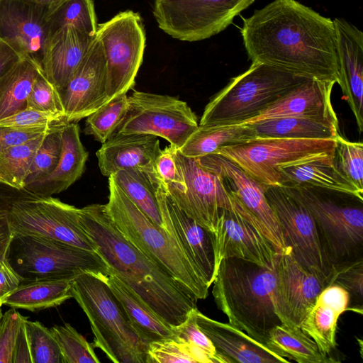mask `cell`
I'll return each instance as SVG.
<instances>
[{
    "label": "cell",
    "mask_w": 363,
    "mask_h": 363,
    "mask_svg": "<svg viewBox=\"0 0 363 363\" xmlns=\"http://www.w3.org/2000/svg\"><path fill=\"white\" fill-rule=\"evenodd\" d=\"M174 156L186 185L184 192L167 191L175 203L199 225L212 233L222 209L231 207L226 182L203 168L197 158L184 155L174 147Z\"/></svg>",
    "instance_id": "2e32d148"
},
{
    "label": "cell",
    "mask_w": 363,
    "mask_h": 363,
    "mask_svg": "<svg viewBox=\"0 0 363 363\" xmlns=\"http://www.w3.org/2000/svg\"><path fill=\"white\" fill-rule=\"evenodd\" d=\"M23 280L6 257H0V306L4 298L16 289Z\"/></svg>",
    "instance_id": "f5cc1de1"
},
{
    "label": "cell",
    "mask_w": 363,
    "mask_h": 363,
    "mask_svg": "<svg viewBox=\"0 0 363 363\" xmlns=\"http://www.w3.org/2000/svg\"><path fill=\"white\" fill-rule=\"evenodd\" d=\"M157 138L139 133L115 134L96 152L101 173L108 177L121 170L138 169L157 178L154 165L161 151Z\"/></svg>",
    "instance_id": "603a6c76"
},
{
    "label": "cell",
    "mask_w": 363,
    "mask_h": 363,
    "mask_svg": "<svg viewBox=\"0 0 363 363\" xmlns=\"http://www.w3.org/2000/svg\"><path fill=\"white\" fill-rule=\"evenodd\" d=\"M258 138L248 124L198 125L179 151L189 157L198 158L215 153L220 147L245 143Z\"/></svg>",
    "instance_id": "d6a6232c"
},
{
    "label": "cell",
    "mask_w": 363,
    "mask_h": 363,
    "mask_svg": "<svg viewBox=\"0 0 363 363\" xmlns=\"http://www.w3.org/2000/svg\"><path fill=\"white\" fill-rule=\"evenodd\" d=\"M3 315L2 311H1V306H0V319Z\"/></svg>",
    "instance_id": "91938a15"
},
{
    "label": "cell",
    "mask_w": 363,
    "mask_h": 363,
    "mask_svg": "<svg viewBox=\"0 0 363 363\" xmlns=\"http://www.w3.org/2000/svg\"><path fill=\"white\" fill-rule=\"evenodd\" d=\"M33 3L45 6L52 10L56 6L65 1L66 0H28Z\"/></svg>",
    "instance_id": "680465c9"
},
{
    "label": "cell",
    "mask_w": 363,
    "mask_h": 363,
    "mask_svg": "<svg viewBox=\"0 0 363 363\" xmlns=\"http://www.w3.org/2000/svg\"><path fill=\"white\" fill-rule=\"evenodd\" d=\"M106 210L115 225L134 246L155 262L197 301L209 287L172 236L148 218L108 177Z\"/></svg>",
    "instance_id": "5b68a950"
},
{
    "label": "cell",
    "mask_w": 363,
    "mask_h": 363,
    "mask_svg": "<svg viewBox=\"0 0 363 363\" xmlns=\"http://www.w3.org/2000/svg\"><path fill=\"white\" fill-rule=\"evenodd\" d=\"M106 59L108 102L135 85L145 48V32L139 13L122 11L97 26Z\"/></svg>",
    "instance_id": "30bf717a"
},
{
    "label": "cell",
    "mask_w": 363,
    "mask_h": 363,
    "mask_svg": "<svg viewBox=\"0 0 363 363\" xmlns=\"http://www.w3.org/2000/svg\"><path fill=\"white\" fill-rule=\"evenodd\" d=\"M336 141L258 137L221 147L215 153L231 160L256 180L280 186L279 166L334 153Z\"/></svg>",
    "instance_id": "9c48e42d"
},
{
    "label": "cell",
    "mask_w": 363,
    "mask_h": 363,
    "mask_svg": "<svg viewBox=\"0 0 363 363\" xmlns=\"http://www.w3.org/2000/svg\"><path fill=\"white\" fill-rule=\"evenodd\" d=\"M62 150L55 169L24 189L39 196H51L67 189L83 174L89 152L83 146L77 123H68L62 130Z\"/></svg>",
    "instance_id": "4316f807"
},
{
    "label": "cell",
    "mask_w": 363,
    "mask_h": 363,
    "mask_svg": "<svg viewBox=\"0 0 363 363\" xmlns=\"http://www.w3.org/2000/svg\"><path fill=\"white\" fill-rule=\"evenodd\" d=\"M203 168L222 177L232 187H228L262 224L269 240L279 254L289 252L284 242L275 215L268 203L267 185L256 180L238 164L216 153L197 158Z\"/></svg>",
    "instance_id": "44dd1931"
},
{
    "label": "cell",
    "mask_w": 363,
    "mask_h": 363,
    "mask_svg": "<svg viewBox=\"0 0 363 363\" xmlns=\"http://www.w3.org/2000/svg\"><path fill=\"white\" fill-rule=\"evenodd\" d=\"M38 196L25 189H19L0 182V215L8 213L16 201Z\"/></svg>",
    "instance_id": "db71d44e"
},
{
    "label": "cell",
    "mask_w": 363,
    "mask_h": 363,
    "mask_svg": "<svg viewBox=\"0 0 363 363\" xmlns=\"http://www.w3.org/2000/svg\"><path fill=\"white\" fill-rule=\"evenodd\" d=\"M284 188L313 216L333 274L340 267L363 259V199L318 187Z\"/></svg>",
    "instance_id": "8992f818"
},
{
    "label": "cell",
    "mask_w": 363,
    "mask_h": 363,
    "mask_svg": "<svg viewBox=\"0 0 363 363\" xmlns=\"http://www.w3.org/2000/svg\"><path fill=\"white\" fill-rule=\"evenodd\" d=\"M59 94L67 123L88 117L108 102L106 59L96 36L86 57Z\"/></svg>",
    "instance_id": "ffe728a7"
},
{
    "label": "cell",
    "mask_w": 363,
    "mask_h": 363,
    "mask_svg": "<svg viewBox=\"0 0 363 363\" xmlns=\"http://www.w3.org/2000/svg\"><path fill=\"white\" fill-rule=\"evenodd\" d=\"M194 309L181 325L173 327L174 333L191 345L202 358L203 363H228L216 351L209 337L199 328Z\"/></svg>",
    "instance_id": "f6af8a7d"
},
{
    "label": "cell",
    "mask_w": 363,
    "mask_h": 363,
    "mask_svg": "<svg viewBox=\"0 0 363 363\" xmlns=\"http://www.w3.org/2000/svg\"><path fill=\"white\" fill-rule=\"evenodd\" d=\"M269 350L290 362L298 363L336 362L322 354L316 343L298 327L281 323L269 332L265 345Z\"/></svg>",
    "instance_id": "836d02e7"
},
{
    "label": "cell",
    "mask_w": 363,
    "mask_h": 363,
    "mask_svg": "<svg viewBox=\"0 0 363 363\" xmlns=\"http://www.w3.org/2000/svg\"><path fill=\"white\" fill-rule=\"evenodd\" d=\"M40 70L32 61L21 59L0 77V120L26 108L28 95Z\"/></svg>",
    "instance_id": "e575fe53"
},
{
    "label": "cell",
    "mask_w": 363,
    "mask_h": 363,
    "mask_svg": "<svg viewBox=\"0 0 363 363\" xmlns=\"http://www.w3.org/2000/svg\"><path fill=\"white\" fill-rule=\"evenodd\" d=\"M11 363H33L24 316L16 338Z\"/></svg>",
    "instance_id": "11a10c76"
},
{
    "label": "cell",
    "mask_w": 363,
    "mask_h": 363,
    "mask_svg": "<svg viewBox=\"0 0 363 363\" xmlns=\"http://www.w3.org/2000/svg\"><path fill=\"white\" fill-rule=\"evenodd\" d=\"M199 328L228 363L290 362L230 323L213 320L196 310Z\"/></svg>",
    "instance_id": "d4e9b609"
},
{
    "label": "cell",
    "mask_w": 363,
    "mask_h": 363,
    "mask_svg": "<svg viewBox=\"0 0 363 363\" xmlns=\"http://www.w3.org/2000/svg\"><path fill=\"white\" fill-rule=\"evenodd\" d=\"M334 84L308 79L243 123L279 117L335 116L330 99Z\"/></svg>",
    "instance_id": "484cf974"
},
{
    "label": "cell",
    "mask_w": 363,
    "mask_h": 363,
    "mask_svg": "<svg viewBox=\"0 0 363 363\" xmlns=\"http://www.w3.org/2000/svg\"><path fill=\"white\" fill-rule=\"evenodd\" d=\"M308 78L258 62L229 83L206 104L199 125L242 124Z\"/></svg>",
    "instance_id": "52a82bcc"
},
{
    "label": "cell",
    "mask_w": 363,
    "mask_h": 363,
    "mask_svg": "<svg viewBox=\"0 0 363 363\" xmlns=\"http://www.w3.org/2000/svg\"><path fill=\"white\" fill-rule=\"evenodd\" d=\"M72 279H46L23 281L4 298L2 305L32 312L56 307L72 298Z\"/></svg>",
    "instance_id": "1f68e13d"
},
{
    "label": "cell",
    "mask_w": 363,
    "mask_h": 363,
    "mask_svg": "<svg viewBox=\"0 0 363 363\" xmlns=\"http://www.w3.org/2000/svg\"><path fill=\"white\" fill-rule=\"evenodd\" d=\"M127 94L111 99L86 117L84 133L101 144L114 135L128 108Z\"/></svg>",
    "instance_id": "f35d334b"
},
{
    "label": "cell",
    "mask_w": 363,
    "mask_h": 363,
    "mask_svg": "<svg viewBox=\"0 0 363 363\" xmlns=\"http://www.w3.org/2000/svg\"><path fill=\"white\" fill-rule=\"evenodd\" d=\"M62 127H57L45 135L29 168L25 186L44 178L55 169L62 150Z\"/></svg>",
    "instance_id": "b9f144b4"
},
{
    "label": "cell",
    "mask_w": 363,
    "mask_h": 363,
    "mask_svg": "<svg viewBox=\"0 0 363 363\" xmlns=\"http://www.w3.org/2000/svg\"><path fill=\"white\" fill-rule=\"evenodd\" d=\"M174 146L169 145L161 150L155 160V174L169 191L184 192L186 185L174 156Z\"/></svg>",
    "instance_id": "c3c4849f"
},
{
    "label": "cell",
    "mask_w": 363,
    "mask_h": 363,
    "mask_svg": "<svg viewBox=\"0 0 363 363\" xmlns=\"http://www.w3.org/2000/svg\"><path fill=\"white\" fill-rule=\"evenodd\" d=\"M60 126L62 125L38 127L0 125V151L27 143Z\"/></svg>",
    "instance_id": "816d5d0a"
},
{
    "label": "cell",
    "mask_w": 363,
    "mask_h": 363,
    "mask_svg": "<svg viewBox=\"0 0 363 363\" xmlns=\"http://www.w3.org/2000/svg\"><path fill=\"white\" fill-rule=\"evenodd\" d=\"M59 345L63 363H99L94 347L70 324L50 328Z\"/></svg>",
    "instance_id": "ab89813d"
},
{
    "label": "cell",
    "mask_w": 363,
    "mask_h": 363,
    "mask_svg": "<svg viewBox=\"0 0 363 363\" xmlns=\"http://www.w3.org/2000/svg\"><path fill=\"white\" fill-rule=\"evenodd\" d=\"M96 34L74 26H67L50 38L42 64L46 79L61 91L88 53Z\"/></svg>",
    "instance_id": "cb8c5ba5"
},
{
    "label": "cell",
    "mask_w": 363,
    "mask_h": 363,
    "mask_svg": "<svg viewBox=\"0 0 363 363\" xmlns=\"http://www.w3.org/2000/svg\"><path fill=\"white\" fill-rule=\"evenodd\" d=\"M66 123L63 117L28 108L0 120V125L19 127L59 126Z\"/></svg>",
    "instance_id": "f907efd6"
},
{
    "label": "cell",
    "mask_w": 363,
    "mask_h": 363,
    "mask_svg": "<svg viewBox=\"0 0 363 363\" xmlns=\"http://www.w3.org/2000/svg\"><path fill=\"white\" fill-rule=\"evenodd\" d=\"M213 284L215 303L229 323L265 345L270 330L281 323L273 305L275 268L224 258Z\"/></svg>",
    "instance_id": "3957f363"
},
{
    "label": "cell",
    "mask_w": 363,
    "mask_h": 363,
    "mask_svg": "<svg viewBox=\"0 0 363 363\" xmlns=\"http://www.w3.org/2000/svg\"><path fill=\"white\" fill-rule=\"evenodd\" d=\"M33 363H63L62 354L50 329L25 317Z\"/></svg>",
    "instance_id": "7bdbcfd3"
},
{
    "label": "cell",
    "mask_w": 363,
    "mask_h": 363,
    "mask_svg": "<svg viewBox=\"0 0 363 363\" xmlns=\"http://www.w3.org/2000/svg\"><path fill=\"white\" fill-rule=\"evenodd\" d=\"M46 134L0 151V182L23 189L35 152Z\"/></svg>",
    "instance_id": "8d00e7d4"
},
{
    "label": "cell",
    "mask_w": 363,
    "mask_h": 363,
    "mask_svg": "<svg viewBox=\"0 0 363 363\" xmlns=\"http://www.w3.org/2000/svg\"><path fill=\"white\" fill-rule=\"evenodd\" d=\"M334 153L279 166L280 186L318 187L363 199V191L356 187L337 167Z\"/></svg>",
    "instance_id": "f1b7e54d"
},
{
    "label": "cell",
    "mask_w": 363,
    "mask_h": 363,
    "mask_svg": "<svg viewBox=\"0 0 363 363\" xmlns=\"http://www.w3.org/2000/svg\"><path fill=\"white\" fill-rule=\"evenodd\" d=\"M106 276L84 272L72 281V296L86 314L99 348L114 363H146L148 345L134 328Z\"/></svg>",
    "instance_id": "277c9868"
},
{
    "label": "cell",
    "mask_w": 363,
    "mask_h": 363,
    "mask_svg": "<svg viewBox=\"0 0 363 363\" xmlns=\"http://www.w3.org/2000/svg\"><path fill=\"white\" fill-rule=\"evenodd\" d=\"M203 363L196 350L184 339L173 334L149 343L146 363Z\"/></svg>",
    "instance_id": "60d3db41"
},
{
    "label": "cell",
    "mask_w": 363,
    "mask_h": 363,
    "mask_svg": "<svg viewBox=\"0 0 363 363\" xmlns=\"http://www.w3.org/2000/svg\"><path fill=\"white\" fill-rule=\"evenodd\" d=\"M230 192L231 207L220 211L215 230L211 233L216 272L221 260L230 257L274 269L279 254L262 224Z\"/></svg>",
    "instance_id": "5bb4252c"
},
{
    "label": "cell",
    "mask_w": 363,
    "mask_h": 363,
    "mask_svg": "<svg viewBox=\"0 0 363 363\" xmlns=\"http://www.w3.org/2000/svg\"><path fill=\"white\" fill-rule=\"evenodd\" d=\"M255 0H155L152 13L159 28L187 42L208 39L230 25Z\"/></svg>",
    "instance_id": "8fae6325"
},
{
    "label": "cell",
    "mask_w": 363,
    "mask_h": 363,
    "mask_svg": "<svg viewBox=\"0 0 363 363\" xmlns=\"http://www.w3.org/2000/svg\"><path fill=\"white\" fill-rule=\"evenodd\" d=\"M240 31L252 62L338 84V45L330 18L296 0H274L243 18Z\"/></svg>",
    "instance_id": "6da1fadb"
},
{
    "label": "cell",
    "mask_w": 363,
    "mask_h": 363,
    "mask_svg": "<svg viewBox=\"0 0 363 363\" xmlns=\"http://www.w3.org/2000/svg\"><path fill=\"white\" fill-rule=\"evenodd\" d=\"M350 302V294L345 289L336 284H330L320 293L300 325L325 356L335 348L337 320L348 310Z\"/></svg>",
    "instance_id": "83f0119b"
},
{
    "label": "cell",
    "mask_w": 363,
    "mask_h": 363,
    "mask_svg": "<svg viewBox=\"0 0 363 363\" xmlns=\"http://www.w3.org/2000/svg\"><path fill=\"white\" fill-rule=\"evenodd\" d=\"M26 108L53 113L65 119L59 92L46 79L42 70H40L33 82Z\"/></svg>",
    "instance_id": "bcb514c9"
},
{
    "label": "cell",
    "mask_w": 363,
    "mask_h": 363,
    "mask_svg": "<svg viewBox=\"0 0 363 363\" xmlns=\"http://www.w3.org/2000/svg\"><path fill=\"white\" fill-rule=\"evenodd\" d=\"M106 280L134 328L147 345L174 334L173 327L115 274L109 272Z\"/></svg>",
    "instance_id": "4dcf8cb0"
},
{
    "label": "cell",
    "mask_w": 363,
    "mask_h": 363,
    "mask_svg": "<svg viewBox=\"0 0 363 363\" xmlns=\"http://www.w3.org/2000/svg\"><path fill=\"white\" fill-rule=\"evenodd\" d=\"M128 104L115 134L152 135L180 148L199 125L187 103L171 96L134 91Z\"/></svg>",
    "instance_id": "4fadbf2b"
},
{
    "label": "cell",
    "mask_w": 363,
    "mask_h": 363,
    "mask_svg": "<svg viewBox=\"0 0 363 363\" xmlns=\"http://www.w3.org/2000/svg\"><path fill=\"white\" fill-rule=\"evenodd\" d=\"M23 315L16 308L3 313L0 319V363H11L16 338Z\"/></svg>",
    "instance_id": "681fc988"
},
{
    "label": "cell",
    "mask_w": 363,
    "mask_h": 363,
    "mask_svg": "<svg viewBox=\"0 0 363 363\" xmlns=\"http://www.w3.org/2000/svg\"><path fill=\"white\" fill-rule=\"evenodd\" d=\"M50 11L28 0H0V40L41 70L50 38L48 24Z\"/></svg>",
    "instance_id": "e0dca14e"
},
{
    "label": "cell",
    "mask_w": 363,
    "mask_h": 363,
    "mask_svg": "<svg viewBox=\"0 0 363 363\" xmlns=\"http://www.w3.org/2000/svg\"><path fill=\"white\" fill-rule=\"evenodd\" d=\"M326 286L289 252L278 255L273 305L281 323L298 327Z\"/></svg>",
    "instance_id": "ac0fdd59"
},
{
    "label": "cell",
    "mask_w": 363,
    "mask_h": 363,
    "mask_svg": "<svg viewBox=\"0 0 363 363\" xmlns=\"http://www.w3.org/2000/svg\"><path fill=\"white\" fill-rule=\"evenodd\" d=\"M333 21L338 45L340 86L357 122L363 130V33L344 18Z\"/></svg>",
    "instance_id": "7402d4cb"
},
{
    "label": "cell",
    "mask_w": 363,
    "mask_h": 363,
    "mask_svg": "<svg viewBox=\"0 0 363 363\" xmlns=\"http://www.w3.org/2000/svg\"><path fill=\"white\" fill-rule=\"evenodd\" d=\"M6 259L23 281L72 279L84 272L109 273L108 265L96 251L18 233H13Z\"/></svg>",
    "instance_id": "ba28073f"
},
{
    "label": "cell",
    "mask_w": 363,
    "mask_h": 363,
    "mask_svg": "<svg viewBox=\"0 0 363 363\" xmlns=\"http://www.w3.org/2000/svg\"><path fill=\"white\" fill-rule=\"evenodd\" d=\"M157 198L164 229L210 288L216 274L211 232L182 211L161 182L157 186Z\"/></svg>",
    "instance_id": "d6986e66"
},
{
    "label": "cell",
    "mask_w": 363,
    "mask_h": 363,
    "mask_svg": "<svg viewBox=\"0 0 363 363\" xmlns=\"http://www.w3.org/2000/svg\"><path fill=\"white\" fill-rule=\"evenodd\" d=\"M110 177L148 218L163 228L157 198L160 181L156 177L138 169L121 170Z\"/></svg>",
    "instance_id": "d590c367"
},
{
    "label": "cell",
    "mask_w": 363,
    "mask_h": 363,
    "mask_svg": "<svg viewBox=\"0 0 363 363\" xmlns=\"http://www.w3.org/2000/svg\"><path fill=\"white\" fill-rule=\"evenodd\" d=\"M259 138L324 140L337 139V116H288L265 119L250 123Z\"/></svg>",
    "instance_id": "f546056e"
},
{
    "label": "cell",
    "mask_w": 363,
    "mask_h": 363,
    "mask_svg": "<svg viewBox=\"0 0 363 363\" xmlns=\"http://www.w3.org/2000/svg\"><path fill=\"white\" fill-rule=\"evenodd\" d=\"M335 162L342 174L363 191V144L351 142L341 135L337 138Z\"/></svg>",
    "instance_id": "ee69618b"
},
{
    "label": "cell",
    "mask_w": 363,
    "mask_h": 363,
    "mask_svg": "<svg viewBox=\"0 0 363 363\" xmlns=\"http://www.w3.org/2000/svg\"><path fill=\"white\" fill-rule=\"evenodd\" d=\"M265 196L278 222L286 247L294 259L327 286L333 269L307 208L279 186H268Z\"/></svg>",
    "instance_id": "7c38bea8"
},
{
    "label": "cell",
    "mask_w": 363,
    "mask_h": 363,
    "mask_svg": "<svg viewBox=\"0 0 363 363\" xmlns=\"http://www.w3.org/2000/svg\"><path fill=\"white\" fill-rule=\"evenodd\" d=\"M79 219L109 272L133 289L171 326L181 325L197 308L196 298L123 235L107 213L105 204L79 208Z\"/></svg>",
    "instance_id": "7a4b0ae2"
},
{
    "label": "cell",
    "mask_w": 363,
    "mask_h": 363,
    "mask_svg": "<svg viewBox=\"0 0 363 363\" xmlns=\"http://www.w3.org/2000/svg\"><path fill=\"white\" fill-rule=\"evenodd\" d=\"M50 37L67 26H74L95 35L96 18L92 0H66L51 10L48 18Z\"/></svg>",
    "instance_id": "74e56055"
},
{
    "label": "cell",
    "mask_w": 363,
    "mask_h": 363,
    "mask_svg": "<svg viewBox=\"0 0 363 363\" xmlns=\"http://www.w3.org/2000/svg\"><path fill=\"white\" fill-rule=\"evenodd\" d=\"M79 208L52 196L16 201L8 212L13 233L35 235L96 251L82 228Z\"/></svg>",
    "instance_id": "9a60e30c"
},
{
    "label": "cell",
    "mask_w": 363,
    "mask_h": 363,
    "mask_svg": "<svg viewBox=\"0 0 363 363\" xmlns=\"http://www.w3.org/2000/svg\"><path fill=\"white\" fill-rule=\"evenodd\" d=\"M21 58L8 45L0 40V77L5 74Z\"/></svg>",
    "instance_id": "9f6ffc18"
},
{
    "label": "cell",
    "mask_w": 363,
    "mask_h": 363,
    "mask_svg": "<svg viewBox=\"0 0 363 363\" xmlns=\"http://www.w3.org/2000/svg\"><path fill=\"white\" fill-rule=\"evenodd\" d=\"M336 284L345 289L350 299L354 301L353 311L362 312L363 259L346 264L337 268L333 274L331 284Z\"/></svg>",
    "instance_id": "7dc6e473"
},
{
    "label": "cell",
    "mask_w": 363,
    "mask_h": 363,
    "mask_svg": "<svg viewBox=\"0 0 363 363\" xmlns=\"http://www.w3.org/2000/svg\"><path fill=\"white\" fill-rule=\"evenodd\" d=\"M13 233L8 213L0 215V257H6Z\"/></svg>",
    "instance_id": "6f0895ef"
}]
</instances>
